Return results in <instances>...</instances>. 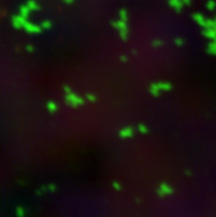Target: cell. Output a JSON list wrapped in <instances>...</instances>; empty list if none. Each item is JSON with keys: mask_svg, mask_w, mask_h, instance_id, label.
I'll return each instance as SVG.
<instances>
[{"mask_svg": "<svg viewBox=\"0 0 216 217\" xmlns=\"http://www.w3.org/2000/svg\"><path fill=\"white\" fill-rule=\"evenodd\" d=\"M169 3H170L171 7H172L173 9L177 10V11H180L181 8H182V6H183L182 0H169Z\"/></svg>", "mask_w": 216, "mask_h": 217, "instance_id": "cell-1", "label": "cell"}, {"mask_svg": "<svg viewBox=\"0 0 216 217\" xmlns=\"http://www.w3.org/2000/svg\"><path fill=\"white\" fill-rule=\"evenodd\" d=\"M28 8L29 9H38V5L35 3V1H33V0H30L29 2H28Z\"/></svg>", "mask_w": 216, "mask_h": 217, "instance_id": "cell-2", "label": "cell"}, {"mask_svg": "<svg viewBox=\"0 0 216 217\" xmlns=\"http://www.w3.org/2000/svg\"><path fill=\"white\" fill-rule=\"evenodd\" d=\"M215 6H216V2L214 1V0H209V2H207V8L211 10H213L214 8H215Z\"/></svg>", "mask_w": 216, "mask_h": 217, "instance_id": "cell-3", "label": "cell"}, {"mask_svg": "<svg viewBox=\"0 0 216 217\" xmlns=\"http://www.w3.org/2000/svg\"><path fill=\"white\" fill-rule=\"evenodd\" d=\"M183 3H186V5H189L190 2H191V0H182Z\"/></svg>", "mask_w": 216, "mask_h": 217, "instance_id": "cell-4", "label": "cell"}, {"mask_svg": "<svg viewBox=\"0 0 216 217\" xmlns=\"http://www.w3.org/2000/svg\"><path fill=\"white\" fill-rule=\"evenodd\" d=\"M64 1H65L66 3H72L74 1V0H64Z\"/></svg>", "mask_w": 216, "mask_h": 217, "instance_id": "cell-5", "label": "cell"}]
</instances>
